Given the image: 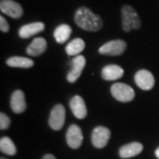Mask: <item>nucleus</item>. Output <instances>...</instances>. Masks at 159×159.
<instances>
[{
  "label": "nucleus",
  "instance_id": "obj_10",
  "mask_svg": "<svg viewBox=\"0 0 159 159\" xmlns=\"http://www.w3.org/2000/svg\"><path fill=\"white\" fill-rule=\"evenodd\" d=\"M83 142L82 131L77 125H71L66 132V142L71 148H79Z\"/></svg>",
  "mask_w": 159,
  "mask_h": 159
},
{
  "label": "nucleus",
  "instance_id": "obj_6",
  "mask_svg": "<svg viewBox=\"0 0 159 159\" xmlns=\"http://www.w3.org/2000/svg\"><path fill=\"white\" fill-rule=\"evenodd\" d=\"M111 138V131L105 126H97L91 134V141L93 145L97 148H104Z\"/></svg>",
  "mask_w": 159,
  "mask_h": 159
},
{
  "label": "nucleus",
  "instance_id": "obj_16",
  "mask_svg": "<svg viewBox=\"0 0 159 159\" xmlns=\"http://www.w3.org/2000/svg\"><path fill=\"white\" fill-rule=\"evenodd\" d=\"M124 75V70L117 65H108L102 70V77L105 80H116Z\"/></svg>",
  "mask_w": 159,
  "mask_h": 159
},
{
  "label": "nucleus",
  "instance_id": "obj_12",
  "mask_svg": "<svg viewBox=\"0 0 159 159\" xmlns=\"http://www.w3.org/2000/svg\"><path fill=\"white\" fill-rule=\"evenodd\" d=\"M11 108L14 113L17 114L22 113L26 110L27 105L23 91L18 89L12 93L11 97Z\"/></svg>",
  "mask_w": 159,
  "mask_h": 159
},
{
  "label": "nucleus",
  "instance_id": "obj_15",
  "mask_svg": "<svg viewBox=\"0 0 159 159\" xmlns=\"http://www.w3.org/2000/svg\"><path fill=\"white\" fill-rule=\"evenodd\" d=\"M47 49V42L43 37L34 38L27 48V53L29 56L37 57L43 54Z\"/></svg>",
  "mask_w": 159,
  "mask_h": 159
},
{
  "label": "nucleus",
  "instance_id": "obj_19",
  "mask_svg": "<svg viewBox=\"0 0 159 159\" xmlns=\"http://www.w3.org/2000/svg\"><path fill=\"white\" fill-rule=\"evenodd\" d=\"M6 64L11 67L18 68H30L34 66V61L30 58L24 57H11L7 59Z\"/></svg>",
  "mask_w": 159,
  "mask_h": 159
},
{
  "label": "nucleus",
  "instance_id": "obj_3",
  "mask_svg": "<svg viewBox=\"0 0 159 159\" xmlns=\"http://www.w3.org/2000/svg\"><path fill=\"white\" fill-rule=\"evenodd\" d=\"M112 97L119 102H130L134 98V90L133 88L125 83H115L111 88Z\"/></svg>",
  "mask_w": 159,
  "mask_h": 159
},
{
  "label": "nucleus",
  "instance_id": "obj_13",
  "mask_svg": "<svg viewBox=\"0 0 159 159\" xmlns=\"http://www.w3.org/2000/svg\"><path fill=\"white\" fill-rule=\"evenodd\" d=\"M45 28L44 24L43 22H33L22 26L19 29V35L23 39L29 38L34 34L42 32Z\"/></svg>",
  "mask_w": 159,
  "mask_h": 159
},
{
  "label": "nucleus",
  "instance_id": "obj_23",
  "mask_svg": "<svg viewBox=\"0 0 159 159\" xmlns=\"http://www.w3.org/2000/svg\"><path fill=\"white\" fill-rule=\"evenodd\" d=\"M43 159H56V157L53 155H51V154H47V155H45L43 157Z\"/></svg>",
  "mask_w": 159,
  "mask_h": 159
},
{
  "label": "nucleus",
  "instance_id": "obj_24",
  "mask_svg": "<svg viewBox=\"0 0 159 159\" xmlns=\"http://www.w3.org/2000/svg\"><path fill=\"white\" fill-rule=\"evenodd\" d=\"M155 154H156V157H157V158L159 159V147L157 148V150H156V152H155Z\"/></svg>",
  "mask_w": 159,
  "mask_h": 159
},
{
  "label": "nucleus",
  "instance_id": "obj_1",
  "mask_svg": "<svg viewBox=\"0 0 159 159\" xmlns=\"http://www.w3.org/2000/svg\"><path fill=\"white\" fill-rule=\"evenodd\" d=\"M74 21L80 29L90 32L98 31L102 27V18L87 7H80L76 11Z\"/></svg>",
  "mask_w": 159,
  "mask_h": 159
},
{
  "label": "nucleus",
  "instance_id": "obj_14",
  "mask_svg": "<svg viewBox=\"0 0 159 159\" xmlns=\"http://www.w3.org/2000/svg\"><path fill=\"white\" fill-rule=\"evenodd\" d=\"M143 149V146L140 142H131L126 145L122 146L119 148V157L122 158H129L135 157L137 155L141 153Z\"/></svg>",
  "mask_w": 159,
  "mask_h": 159
},
{
  "label": "nucleus",
  "instance_id": "obj_11",
  "mask_svg": "<svg viewBox=\"0 0 159 159\" xmlns=\"http://www.w3.org/2000/svg\"><path fill=\"white\" fill-rule=\"evenodd\" d=\"M70 108L72 110V112L74 116L79 119H82L85 118L88 113L87 107L83 98L80 96H75L70 100Z\"/></svg>",
  "mask_w": 159,
  "mask_h": 159
},
{
  "label": "nucleus",
  "instance_id": "obj_21",
  "mask_svg": "<svg viewBox=\"0 0 159 159\" xmlns=\"http://www.w3.org/2000/svg\"><path fill=\"white\" fill-rule=\"evenodd\" d=\"M11 124L10 118L6 114L1 112L0 113V129L1 130H6L9 127Z\"/></svg>",
  "mask_w": 159,
  "mask_h": 159
},
{
  "label": "nucleus",
  "instance_id": "obj_8",
  "mask_svg": "<svg viewBox=\"0 0 159 159\" xmlns=\"http://www.w3.org/2000/svg\"><path fill=\"white\" fill-rule=\"evenodd\" d=\"M134 81L136 85L142 90H150L155 85L153 74L148 70H140L134 75Z\"/></svg>",
  "mask_w": 159,
  "mask_h": 159
},
{
  "label": "nucleus",
  "instance_id": "obj_4",
  "mask_svg": "<svg viewBox=\"0 0 159 159\" xmlns=\"http://www.w3.org/2000/svg\"><path fill=\"white\" fill-rule=\"evenodd\" d=\"M66 120V109L62 104H56L51 111L49 118V125L53 130H60Z\"/></svg>",
  "mask_w": 159,
  "mask_h": 159
},
{
  "label": "nucleus",
  "instance_id": "obj_22",
  "mask_svg": "<svg viewBox=\"0 0 159 159\" xmlns=\"http://www.w3.org/2000/svg\"><path fill=\"white\" fill-rule=\"evenodd\" d=\"M9 24L8 22L6 21V20L5 18L3 17V16H1L0 17V29H1V31L2 32H4V33H6V32H8L9 31Z\"/></svg>",
  "mask_w": 159,
  "mask_h": 159
},
{
  "label": "nucleus",
  "instance_id": "obj_9",
  "mask_svg": "<svg viewBox=\"0 0 159 159\" xmlns=\"http://www.w3.org/2000/svg\"><path fill=\"white\" fill-rule=\"evenodd\" d=\"M0 10L3 13L13 19H19L23 15L21 6L13 0H1Z\"/></svg>",
  "mask_w": 159,
  "mask_h": 159
},
{
  "label": "nucleus",
  "instance_id": "obj_18",
  "mask_svg": "<svg viewBox=\"0 0 159 159\" xmlns=\"http://www.w3.org/2000/svg\"><path fill=\"white\" fill-rule=\"evenodd\" d=\"M85 49V43L80 38L72 40L66 47V52L69 56H78Z\"/></svg>",
  "mask_w": 159,
  "mask_h": 159
},
{
  "label": "nucleus",
  "instance_id": "obj_20",
  "mask_svg": "<svg viewBox=\"0 0 159 159\" xmlns=\"http://www.w3.org/2000/svg\"><path fill=\"white\" fill-rule=\"evenodd\" d=\"M0 150L1 152L8 156H14L17 152L15 144L9 137H2L0 140Z\"/></svg>",
  "mask_w": 159,
  "mask_h": 159
},
{
  "label": "nucleus",
  "instance_id": "obj_5",
  "mask_svg": "<svg viewBox=\"0 0 159 159\" xmlns=\"http://www.w3.org/2000/svg\"><path fill=\"white\" fill-rule=\"evenodd\" d=\"M126 43L123 40H112L100 47L99 53L108 56H119L124 53Z\"/></svg>",
  "mask_w": 159,
  "mask_h": 159
},
{
  "label": "nucleus",
  "instance_id": "obj_25",
  "mask_svg": "<svg viewBox=\"0 0 159 159\" xmlns=\"http://www.w3.org/2000/svg\"><path fill=\"white\" fill-rule=\"evenodd\" d=\"M0 159H6V158H4V157H1V158Z\"/></svg>",
  "mask_w": 159,
  "mask_h": 159
},
{
  "label": "nucleus",
  "instance_id": "obj_2",
  "mask_svg": "<svg viewBox=\"0 0 159 159\" xmlns=\"http://www.w3.org/2000/svg\"><path fill=\"white\" fill-rule=\"evenodd\" d=\"M122 29L125 32L141 28V20L135 10L130 6H124L121 10Z\"/></svg>",
  "mask_w": 159,
  "mask_h": 159
},
{
  "label": "nucleus",
  "instance_id": "obj_7",
  "mask_svg": "<svg viewBox=\"0 0 159 159\" xmlns=\"http://www.w3.org/2000/svg\"><path fill=\"white\" fill-rule=\"evenodd\" d=\"M86 59L81 55L74 57L71 61V70L67 74L66 79L70 83H74L82 74V71L85 67Z\"/></svg>",
  "mask_w": 159,
  "mask_h": 159
},
{
  "label": "nucleus",
  "instance_id": "obj_17",
  "mask_svg": "<svg viewBox=\"0 0 159 159\" xmlns=\"http://www.w3.org/2000/svg\"><path fill=\"white\" fill-rule=\"evenodd\" d=\"M72 34V29L69 25L61 24L56 28L53 35L56 42L58 43H64L69 39L70 35Z\"/></svg>",
  "mask_w": 159,
  "mask_h": 159
}]
</instances>
